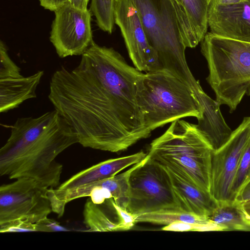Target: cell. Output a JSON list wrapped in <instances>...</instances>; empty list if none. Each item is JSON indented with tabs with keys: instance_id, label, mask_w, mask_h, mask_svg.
<instances>
[{
	"instance_id": "1",
	"label": "cell",
	"mask_w": 250,
	"mask_h": 250,
	"mask_svg": "<svg viewBox=\"0 0 250 250\" xmlns=\"http://www.w3.org/2000/svg\"><path fill=\"white\" fill-rule=\"evenodd\" d=\"M143 74L94 42L73 69L52 75L48 98L84 147L118 152L150 136L137 100Z\"/></svg>"
},
{
	"instance_id": "2",
	"label": "cell",
	"mask_w": 250,
	"mask_h": 250,
	"mask_svg": "<svg viewBox=\"0 0 250 250\" xmlns=\"http://www.w3.org/2000/svg\"><path fill=\"white\" fill-rule=\"evenodd\" d=\"M76 143V132L55 109L38 117L18 118L0 149V175L28 177L48 188H56L62 165L56 158Z\"/></svg>"
},
{
	"instance_id": "3",
	"label": "cell",
	"mask_w": 250,
	"mask_h": 250,
	"mask_svg": "<svg viewBox=\"0 0 250 250\" xmlns=\"http://www.w3.org/2000/svg\"><path fill=\"white\" fill-rule=\"evenodd\" d=\"M139 14L147 39L165 69L194 90L200 84L188 65L185 50L199 43L186 12L178 0H130Z\"/></svg>"
},
{
	"instance_id": "4",
	"label": "cell",
	"mask_w": 250,
	"mask_h": 250,
	"mask_svg": "<svg viewBox=\"0 0 250 250\" xmlns=\"http://www.w3.org/2000/svg\"><path fill=\"white\" fill-rule=\"evenodd\" d=\"M213 151L196 125L178 119L151 142L147 154L210 192Z\"/></svg>"
},
{
	"instance_id": "5",
	"label": "cell",
	"mask_w": 250,
	"mask_h": 250,
	"mask_svg": "<svg viewBox=\"0 0 250 250\" xmlns=\"http://www.w3.org/2000/svg\"><path fill=\"white\" fill-rule=\"evenodd\" d=\"M201 52L209 70L207 81L216 101L234 111L245 95L250 96V42L211 32L201 42Z\"/></svg>"
},
{
	"instance_id": "6",
	"label": "cell",
	"mask_w": 250,
	"mask_h": 250,
	"mask_svg": "<svg viewBox=\"0 0 250 250\" xmlns=\"http://www.w3.org/2000/svg\"><path fill=\"white\" fill-rule=\"evenodd\" d=\"M137 100L146 127L156 128L187 117H202L203 108L192 87L172 73L159 69L143 73Z\"/></svg>"
},
{
	"instance_id": "7",
	"label": "cell",
	"mask_w": 250,
	"mask_h": 250,
	"mask_svg": "<svg viewBox=\"0 0 250 250\" xmlns=\"http://www.w3.org/2000/svg\"><path fill=\"white\" fill-rule=\"evenodd\" d=\"M0 187V232L40 231L39 222L52 211L48 188L21 177Z\"/></svg>"
},
{
	"instance_id": "8",
	"label": "cell",
	"mask_w": 250,
	"mask_h": 250,
	"mask_svg": "<svg viewBox=\"0 0 250 250\" xmlns=\"http://www.w3.org/2000/svg\"><path fill=\"white\" fill-rule=\"evenodd\" d=\"M126 209L135 215L182 209L166 168L151 159L147 154L143 163L131 174Z\"/></svg>"
},
{
	"instance_id": "9",
	"label": "cell",
	"mask_w": 250,
	"mask_h": 250,
	"mask_svg": "<svg viewBox=\"0 0 250 250\" xmlns=\"http://www.w3.org/2000/svg\"><path fill=\"white\" fill-rule=\"evenodd\" d=\"M49 39L60 58L82 55L93 42L92 13L66 3L54 12Z\"/></svg>"
},
{
	"instance_id": "10",
	"label": "cell",
	"mask_w": 250,
	"mask_h": 250,
	"mask_svg": "<svg viewBox=\"0 0 250 250\" xmlns=\"http://www.w3.org/2000/svg\"><path fill=\"white\" fill-rule=\"evenodd\" d=\"M250 141V117H244L228 140L213 151L210 193L218 202L231 200L230 190L243 152Z\"/></svg>"
},
{
	"instance_id": "11",
	"label": "cell",
	"mask_w": 250,
	"mask_h": 250,
	"mask_svg": "<svg viewBox=\"0 0 250 250\" xmlns=\"http://www.w3.org/2000/svg\"><path fill=\"white\" fill-rule=\"evenodd\" d=\"M114 19L135 67L146 73L162 69L157 53L150 44L137 11L130 0H115Z\"/></svg>"
},
{
	"instance_id": "12",
	"label": "cell",
	"mask_w": 250,
	"mask_h": 250,
	"mask_svg": "<svg viewBox=\"0 0 250 250\" xmlns=\"http://www.w3.org/2000/svg\"><path fill=\"white\" fill-rule=\"evenodd\" d=\"M208 20L212 34L250 42V0L228 5L210 3Z\"/></svg>"
},
{
	"instance_id": "13",
	"label": "cell",
	"mask_w": 250,
	"mask_h": 250,
	"mask_svg": "<svg viewBox=\"0 0 250 250\" xmlns=\"http://www.w3.org/2000/svg\"><path fill=\"white\" fill-rule=\"evenodd\" d=\"M165 167L181 208L187 212L208 217L218 206V202L211 193L182 174Z\"/></svg>"
},
{
	"instance_id": "14",
	"label": "cell",
	"mask_w": 250,
	"mask_h": 250,
	"mask_svg": "<svg viewBox=\"0 0 250 250\" xmlns=\"http://www.w3.org/2000/svg\"><path fill=\"white\" fill-rule=\"evenodd\" d=\"M194 93L203 108L202 117L197 119L196 126L216 150L228 140L232 131L225 122L220 105L216 100L209 97L201 86Z\"/></svg>"
},
{
	"instance_id": "15",
	"label": "cell",
	"mask_w": 250,
	"mask_h": 250,
	"mask_svg": "<svg viewBox=\"0 0 250 250\" xmlns=\"http://www.w3.org/2000/svg\"><path fill=\"white\" fill-rule=\"evenodd\" d=\"M146 155V153L141 151L101 162L77 173L56 188L60 190L68 189L114 176L127 167L140 162Z\"/></svg>"
},
{
	"instance_id": "16",
	"label": "cell",
	"mask_w": 250,
	"mask_h": 250,
	"mask_svg": "<svg viewBox=\"0 0 250 250\" xmlns=\"http://www.w3.org/2000/svg\"><path fill=\"white\" fill-rule=\"evenodd\" d=\"M43 71L17 78L0 79V112L17 108L26 100L36 97V89Z\"/></svg>"
},
{
	"instance_id": "17",
	"label": "cell",
	"mask_w": 250,
	"mask_h": 250,
	"mask_svg": "<svg viewBox=\"0 0 250 250\" xmlns=\"http://www.w3.org/2000/svg\"><path fill=\"white\" fill-rule=\"evenodd\" d=\"M111 199L102 203H95L90 198L86 200L83 211V223L89 231H120L119 220L115 218V215H117Z\"/></svg>"
},
{
	"instance_id": "18",
	"label": "cell",
	"mask_w": 250,
	"mask_h": 250,
	"mask_svg": "<svg viewBox=\"0 0 250 250\" xmlns=\"http://www.w3.org/2000/svg\"><path fill=\"white\" fill-rule=\"evenodd\" d=\"M208 218L220 231L250 230V219L236 200L218 202Z\"/></svg>"
},
{
	"instance_id": "19",
	"label": "cell",
	"mask_w": 250,
	"mask_h": 250,
	"mask_svg": "<svg viewBox=\"0 0 250 250\" xmlns=\"http://www.w3.org/2000/svg\"><path fill=\"white\" fill-rule=\"evenodd\" d=\"M136 223L147 222L167 226L182 221L204 224L210 221L208 217L201 216L182 209L162 210L136 215Z\"/></svg>"
},
{
	"instance_id": "20",
	"label": "cell",
	"mask_w": 250,
	"mask_h": 250,
	"mask_svg": "<svg viewBox=\"0 0 250 250\" xmlns=\"http://www.w3.org/2000/svg\"><path fill=\"white\" fill-rule=\"evenodd\" d=\"M184 8L190 25L200 42L207 33L208 11L211 0H178Z\"/></svg>"
},
{
	"instance_id": "21",
	"label": "cell",
	"mask_w": 250,
	"mask_h": 250,
	"mask_svg": "<svg viewBox=\"0 0 250 250\" xmlns=\"http://www.w3.org/2000/svg\"><path fill=\"white\" fill-rule=\"evenodd\" d=\"M115 0H91L90 10L94 16L98 27L103 31L111 34L115 23Z\"/></svg>"
},
{
	"instance_id": "22",
	"label": "cell",
	"mask_w": 250,
	"mask_h": 250,
	"mask_svg": "<svg viewBox=\"0 0 250 250\" xmlns=\"http://www.w3.org/2000/svg\"><path fill=\"white\" fill-rule=\"evenodd\" d=\"M250 179V141L242 154L230 190L231 200H234L245 185Z\"/></svg>"
},
{
	"instance_id": "23",
	"label": "cell",
	"mask_w": 250,
	"mask_h": 250,
	"mask_svg": "<svg viewBox=\"0 0 250 250\" xmlns=\"http://www.w3.org/2000/svg\"><path fill=\"white\" fill-rule=\"evenodd\" d=\"M0 79L17 78L23 76L20 68L12 60L3 42H0Z\"/></svg>"
},
{
	"instance_id": "24",
	"label": "cell",
	"mask_w": 250,
	"mask_h": 250,
	"mask_svg": "<svg viewBox=\"0 0 250 250\" xmlns=\"http://www.w3.org/2000/svg\"><path fill=\"white\" fill-rule=\"evenodd\" d=\"M162 229L174 231H220L219 228L210 220L209 222L204 224L178 221L166 226Z\"/></svg>"
},
{
	"instance_id": "25",
	"label": "cell",
	"mask_w": 250,
	"mask_h": 250,
	"mask_svg": "<svg viewBox=\"0 0 250 250\" xmlns=\"http://www.w3.org/2000/svg\"><path fill=\"white\" fill-rule=\"evenodd\" d=\"M111 202L117 213L120 231L129 230L136 223V215L117 205L111 198Z\"/></svg>"
},
{
	"instance_id": "26",
	"label": "cell",
	"mask_w": 250,
	"mask_h": 250,
	"mask_svg": "<svg viewBox=\"0 0 250 250\" xmlns=\"http://www.w3.org/2000/svg\"><path fill=\"white\" fill-rule=\"evenodd\" d=\"M39 1L43 8L53 12L62 5L69 2L68 0H39Z\"/></svg>"
},
{
	"instance_id": "27",
	"label": "cell",
	"mask_w": 250,
	"mask_h": 250,
	"mask_svg": "<svg viewBox=\"0 0 250 250\" xmlns=\"http://www.w3.org/2000/svg\"><path fill=\"white\" fill-rule=\"evenodd\" d=\"M250 199V179L245 184L235 200L240 202H244Z\"/></svg>"
},
{
	"instance_id": "28",
	"label": "cell",
	"mask_w": 250,
	"mask_h": 250,
	"mask_svg": "<svg viewBox=\"0 0 250 250\" xmlns=\"http://www.w3.org/2000/svg\"><path fill=\"white\" fill-rule=\"evenodd\" d=\"M89 0H68V2L74 6L83 10L87 9Z\"/></svg>"
},
{
	"instance_id": "29",
	"label": "cell",
	"mask_w": 250,
	"mask_h": 250,
	"mask_svg": "<svg viewBox=\"0 0 250 250\" xmlns=\"http://www.w3.org/2000/svg\"><path fill=\"white\" fill-rule=\"evenodd\" d=\"M245 0H211L210 3L220 5H228L240 3Z\"/></svg>"
},
{
	"instance_id": "30",
	"label": "cell",
	"mask_w": 250,
	"mask_h": 250,
	"mask_svg": "<svg viewBox=\"0 0 250 250\" xmlns=\"http://www.w3.org/2000/svg\"><path fill=\"white\" fill-rule=\"evenodd\" d=\"M242 208L247 217L250 219V199L241 202Z\"/></svg>"
}]
</instances>
